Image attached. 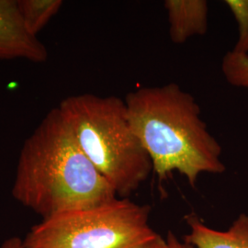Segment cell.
Returning a JSON list of instances; mask_svg holds the SVG:
<instances>
[{"instance_id": "obj_1", "label": "cell", "mask_w": 248, "mask_h": 248, "mask_svg": "<svg viewBox=\"0 0 248 248\" xmlns=\"http://www.w3.org/2000/svg\"><path fill=\"white\" fill-rule=\"evenodd\" d=\"M12 196L43 220L118 197L81 150L58 107L46 114L23 143Z\"/></svg>"}, {"instance_id": "obj_2", "label": "cell", "mask_w": 248, "mask_h": 248, "mask_svg": "<svg viewBox=\"0 0 248 248\" xmlns=\"http://www.w3.org/2000/svg\"><path fill=\"white\" fill-rule=\"evenodd\" d=\"M133 132L160 183L177 171L195 186L203 173L222 174V148L202 118L195 98L176 83L141 88L124 99Z\"/></svg>"}, {"instance_id": "obj_3", "label": "cell", "mask_w": 248, "mask_h": 248, "mask_svg": "<svg viewBox=\"0 0 248 248\" xmlns=\"http://www.w3.org/2000/svg\"><path fill=\"white\" fill-rule=\"evenodd\" d=\"M58 108L81 150L119 198H128L149 177L152 161L122 98L86 93L62 99Z\"/></svg>"}, {"instance_id": "obj_4", "label": "cell", "mask_w": 248, "mask_h": 248, "mask_svg": "<svg viewBox=\"0 0 248 248\" xmlns=\"http://www.w3.org/2000/svg\"><path fill=\"white\" fill-rule=\"evenodd\" d=\"M150 206L119 198L92 208L60 213L35 224L26 248H141L158 233Z\"/></svg>"}, {"instance_id": "obj_5", "label": "cell", "mask_w": 248, "mask_h": 248, "mask_svg": "<svg viewBox=\"0 0 248 248\" xmlns=\"http://www.w3.org/2000/svg\"><path fill=\"white\" fill-rule=\"evenodd\" d=\"M47 57L45 45L27 31L17 0H0V60L24 59L45 62Z\"/></svg>"}, {"instance_id": "obj_6", "label": "cell", "mask_w": 248, "mask_h": 248, "mask_svg": "<svg viewBox=\"0 0 248 248\" xmlns=\"http://www.w3.org/2000/svg\"><path fill=\"white\" fill-rule=\"evenodd\" d=\"M169 37L176 45L185 44L194 36L208 31L209 4L206 0H166Z\"/></svg>"}, {"instance_id": "obj_7", "label": "cell", "mask_w": 248, "mask_h": 248, "mask_svg": "<svg viewBox=\"0 0 248 248\" xmlns=\"http://www.w3.org/2000/svg\"><path fill=\"white\" fill-rule=\"evenodd\" d=\"M189 232L184 241L195 248H248V214L241 213L225 231L206 225L196 214L185 217Z\"/></svg>"}, {"instance_id": "obj_8", "label": "cell", "mask_w": 248, "mask_h": 248, "mask_svg": "<svg viewBox=\"0 0 248 248\" xmlns=\"http://www.w3.org/2000/svg\"><path fill=\"white\" fill-rule=\"evenodd\" d=\"M18 12L27 31L38 33L55 16L62 6L61 0H17Z\"/></svg>"}, {"instance_id": "obj_9", "label": "cell", "mask_w": 248, "mask_h": 248, "mask_svg": "<svg viewBox=\"0 0 248 248\" xmlns=\"http://www.w3.org/2000/svg\"><path fill=\"white\" fill-rule=\"evenodd\" d=\"M222 73L231 86L248 90V54L227 52L222 57Z\"/></svg>"}, {"instance_id": "obj_10", "label": "cell", "mask_w": 248, "mask_h": 248, "mask_svg": "<svg viewBox=\"0 0 248 248\" xmlns=\"http://www.w3.org/2000/svg\"><path fill=\"white\" fill-rule=\"evenodd\" d=\"M224 4L237 23L238 37L232 53L248 54V0H225Z\"/></svg>"}, {"instance_id": "obj_11", "label": "cell", "mask_w": 248, "mask_h": 248, "mask_svg": "<svg viewBox=\"0 0 248 248\" xmlns=\"http://www.w3.org/2000/svg\"><path fill=\"white\" fill-rule=\"evenodd\" d=\"M167 241L169 243L170 248H195L185 241L181 242L180 240L177 239V236L172 232H169Z\"/></svg>"}, {"instance_id": "obj_12", "label": "cell", "mask_w": 248, "mask_h": 248, "mask_svg": "<svg viewBox=\"0 0 248 248\" xmlns=\"http://www.w3.org/2000/svg\"><path fill=\"white\" fill-rule=\"evenodd\" d=\"M141 248H170L167 239H163L159 234H157L154 239L151 240Z\"/></svg>"}, {"instance_id": "obj_13", "label": "cell", "mask_w": 248, "mask_h": 248, "mask_svg": "<svg viewBox=\"0 0 248 248\" xmlns=\"http://www.w3.org/2000/svg\"><path fill=\"white\" fill-rule=\"evenodd\" d=\"M0 248H26L24 246L23 240L18 237H10L9 239L5 240L1 245Z\"/></svg>"}]
</instances>
